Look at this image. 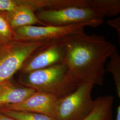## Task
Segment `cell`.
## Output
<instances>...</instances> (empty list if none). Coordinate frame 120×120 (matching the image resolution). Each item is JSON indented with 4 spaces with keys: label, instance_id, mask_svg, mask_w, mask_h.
Here are the masks:
<instances>
[{
    "label": "cell",
    "instance_id": "obj_9",
    "mask_svg": "<svg viewBox=\"0 0 120 120\" xmlns=\"http://www.w3.org/2000/svg\"><path fill=\"white\" fill-rule=\"evenodd\" d=\"M36 91L12 78L0 84V109L22 102Z\"/></svg>",
    "mask_w": 120,
    "mask_h": 120
},
{
    "label": "cell",
    "instance_id": "obj_1",
    "mask_svg": "<svg viewBox=\"0 0 120 120\" xmlns=\"http://www.w3.org/2000/svg\"><path fill=\"white\" fill-rule=\"evenodd\" d=\"M64 63L80 85L90 83L102 86L106 73L105 64L116 45L103 36L82 32L64 39Z\"/></svg>",
    "mask_w": 120,
    "mask_h": 120
},
{
    "label": "cell",
    "instance_id": "obj_21",
    "mask_svg": "<svg viewBox=\"0 0 120 120\" xmlns=\"http://www.w3.org/2000/svg\"><path fill=\"white\" fill-rule=\"evenodd\" d=\"M112 120V117H111V118H109V119H107V120Z\"/></svg>",
    "mask_w": 120,
    "mask_h": 120
},
{
    "label": "cell",
    "instance_id": "obj_11",
    "mask_svg": "<svg viewBox=\"0 0 120 120\" xmlns=\"http://www.w3.org/2000/svg\"><path fill=\"white\" fill-rule=\"evenodd\" d=\"M35 12L41 10H58L71 7H88V0H31Z\"/></svg>",
    "mask_w": 120,
    "mask_h": 120
},
{
    "label": "cell",
    "instance_id": "obj_13",
    "mask_svg": "<svg viewBox=\"0 0 120 120\" xmlns=\"http://www.w3.org/2000/svg\"><path fill=\"white\" fill-rule=\"evenodd\" d=\"M88 7L105 17H113L120 13V0H88Z\"/></svg>",
    "mask_w": 120,
    "mask_h": 120
},
{
    "label": "cell",
    "instance_id": "obj_2",
    "mask_svg": "<svg viewBox=\"0 0 120 120\" xmlns=\"http://www.w3.org/2000/svg\"><path fill=\"white\" fill-rule=\"evenodd\" d=\"M18 82L36 91L51 95L58 99L69 94L80 85L64 63L21 73Z\"/></svg>",
    "mask_w": 120,
    "mask_h": 120
},
{
    "label": "cell",
    "instance_id": "obj_19",
    "mask_svg": "<svg viewBox=\"0 0 120 120\" xmlns=\"http://www.w3.org/2000/svg\"><path fill=\"white\" fill-rule=\"evenodd\" d=\"M115 120H120V105L117 106L116 108V114Z\"/></svg>",
    "mask_w": 120,
    "mask_h": 120
},
{
    "label": "cell",
    "instance_id": "obj_6",
    "mask_svg": "<svg viewBox=\"0 0 120 120\" xmlns=\"http://www.w3.org/2000/svg\"><path fill=\"white\" fill-rule=\"evenodd\" d=\"M89 23H78L65 26H26L13 30L14 40L20 41H51L67 38L84 32Z\"/></svg>",
    "mask_w": 120,
    "mask_h": 120
},
{
    "label": "cell",
    "instance_id": "obj_8",
    "mask_svg": "<svg viewBox=\"0 0 120 120\" xmlns=\"http://www.w3.org/2000/svg\"><path fill=\"white\" fill-rule=\"evenodd\" d=\"M58 99L56 97L51 95L36 91L22 102L1 108L0 111L10 110L34 112L54 118L55 107Z\"/></svg>",
    "mask_w": 120,
    "mask_h": 120
},
{
    "label": "cell",
    "instance_id": "obj_5",
    "mask_svg": "<svg viewBox=\"0 0 120 120\" xmlns=\"http://www.w3.org/2000/svg\"><path fill=\"white\" fill-rule=\"evenodd\" d=\"M44 26H65L78 23H89L93 27L101 25L105 17L89 7H71L58 10H41L35 12Z\"/></svg>",
    "mask_w": 120,
    "mask_h": 120
},
{
    "label": "cell",
    "instance_id": "obj_3",
    "mask_svg": "<svg viewBox=\"0 0 120 120\" xmlns=\"http://www.w3.org/2000/svg\"><path fill=\"white\" fill-rule=\"evenodd\" d=\"M94 85L84 83L56 104L54 118L56 120H83L93 111L95 100L92 98Z\"/></svg>",
    "mask_w": 120,
    "mask_h": 120
},
{
    "label": "cell",
    "instance_id": "obj_18",
    "mask_svg": "<svg viewBox=\"0 0 120 120\" xmlns=\"http://www.w3.org/2000/svg\"><path fill=\"white\" fill-rule=\"evenodd\" d=\"M0 120H16L0 112Z\"/></svg>",
    "mask_w": 120,
    "mask_h": 120
},
{
    "label": "cell",
    "instance_id": "obj_15",
    "mask_svg": "<svg viewBox=\"0 0 120 120\" xmlns=\"http://www.w3.org/2000/svg\"><path fill=\"white\" fill-rule=\"evenodd\" d=\"M0 112L16 120H56L53 117L34 112L10 110H2Z\"/></svg>",
    "mask_w": 120,
    "mask_h": 120
},
{
    "label": "cell",
    "instance_id": "obj_12",
    "mask_svg": "<svg viewBox=\"0 0 120 120\" xmlns=\"http://www.w3.org/2000/svg\"><path fill=\"white\" fill-rule=\"evenodd\" d=\"M114 98L111 95L100 96L95 100L92 112L83 120H106L112 117V109Z\"/></svg>",
    "mask_w": 120,
    "mask_h": 120
},
{
    "label": "cell",
    "instance_id": "obj_20",
    "mask_svg": "<svg viewBox=\"0 0 120 120\" xmlns=\"http://www.w3.org/2000/svg\"><path fill=\"white\" fill-rule=\"evenodd\" d=\"M3 47V45H2L0 43V50Z\"/></svg>",
    "mask_w": 120,
    "mask_h": 120
},
{
    "label": "cell",
    "instance_id": "obj_10",
    "mask_svg": "<svg viewBox=\"0 0 120 120\" xmlns=\"http://www.w3.org/2000/svg\"><path fill=\"white\" fill-rule=\"evenodd\" d=\"M3 13L13 30L38 24L45 26L37 17L34 9L26 4V0H20V4L15 9Z\"/></svg>",
    "mask_w": 120,
    "mask_h": 120
},
{
    "label": "cell",
    "instance_id": "obj_4",
    "mask_svg": "<svg viewBox=\"0 0 120 120\" xmlns=\"http://www.w3.org/2000/svg\"><path fill=\"white\" fill-rule=\"evenodd\" d=\"M51 41H14L3 46L0 50V84L13 78L30 56Z\"/></svg>",
    "mask_w": 120,
    "mask_h": 120
},
{
    "label": "cell",
    "instance_id": "obj_7",
    "mask_svg": "<svg viewBox=\"0 0 120 120\" xmlns=\"http://www.w3.org/2000/svg\"><path fill=\"white\" fill-rule=\"evenodd\" d=\"M65 52L64 39L51 41L30 56L23 65L19 73H30L64 63Z\"/></svg>",
    "mask_w": 120,
    "mask_h": 120
},
{
    "label": "cell",
    "instance_id": "obj_17",
    "mask_svg": "<svg viewBox=\"0 0 120 120\" xmlns=\"http://www.w3.org/2000/svg\"><path fill=\"white\" fill-rule=\"evenodd\" d=\"M107 24L109 26L113 28L116 30L118 34L119 35V38H120V17H116V18L108 20Z\"/></svg>",
    "mask_w": 120,
    "mask_h": 120
},
{
    "label": "cell",
    "instance_id": "obj_14",
    "mask_svg": "<svg viewBox=\"0 0 120 120\" xmlns=\"http://www.w3.org/2000/svg\"><path fill=\"white\" fill-rule=\"evenodd\" d=\"M109 60L105 67L106 72L111 73L115 86L116 93L120 98V55L116 49L109 57Z\"/></svg>",
    "mask_w": 120,
    "mask_h": 120
},
{
    "label": "cell",
    "instance_id": "obj_16",
    "mask_svg": "<svg viewBox=\"0 0 120 120\" xmlns=\"http://www.w3.org/2000/svg\"><path fill=\"white\" fill-rule=\"evenodd\" d=\"M14 38L13 30L3 12L0 11V43L4 46L15 41Z\"/></svg>",
    "mask_w": 120,
    "mask_h": 120
}]
</instances>
